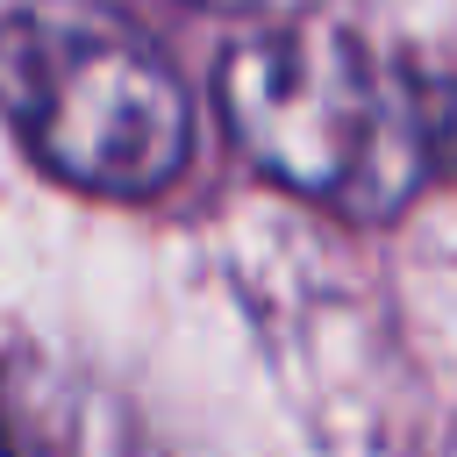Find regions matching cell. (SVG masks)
Returning a JSON list of instances; mask_svg holds the SVG:
<instances>
[{"label":"cell","mask_w":457,"mask_h":457,"mask_svg":"<svg viewBox=\"0 0 457 457\" xmlns=\"http://www.w3.org/2000/svg\"><path fill=\"white\" fill-rule=\"evenodd\" d=\"M214 93L228 136L264 179L350 221L400 214L436 164L421 93L400 79V64L328 21L278 14L250 29L221 57Z\"/></svg>","instance_id":"6da1fadb"},{"label":"cell","mask_w":457,"mask_h":457,"mask_svg":"<svg viewBox=\"0 0 457 457\" xmlns=\"http://www.w3.org/2000/svg\"><path fill=\"white\" fill-rule=\"evenodd\" d=\"M0 114L50 179L100 200L164 193L193 150V107L164 50L86 0L0 14Z\"/></svg>","instance_id":"7a4b0ae2"},{"label":"cell","mask_w":457,"mask_h":457,"mask_svg":"<svg viewBox=\"0 0 457 457\" xmlns=\"http://www.w3.org/2000/svg\"><path fill=\"white\" fill-rule=\"evenodd\" d=\"M0 457H171L100 371L50 350L0 357Z\"/></svg>","instance_id":"3957f363"},{"label":"cell","mask_w":457,"mask_h":457,"mask_svg":"<svg viewBox=\"0 0 457 457\" xmlns=\"http://www.w3.org/2000/svg\"><path fill=\"white\" fill-rule=\"evenodd\" d=\"M200 7H221V14H264V21H278L286 7H300V0H200Z\"/></svg>","instance_id":"277c9868"}]
</instances>
